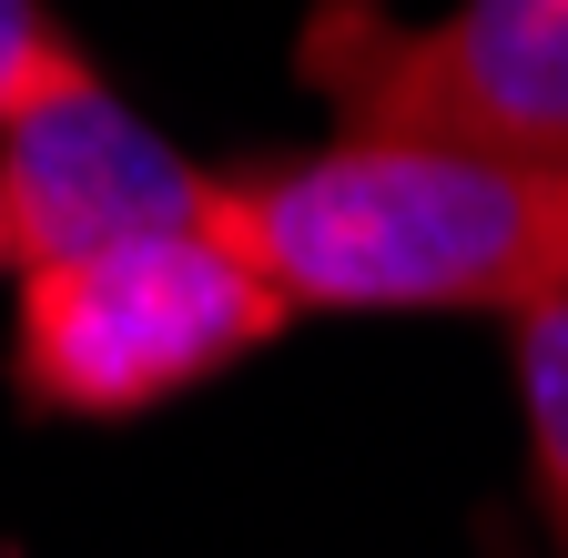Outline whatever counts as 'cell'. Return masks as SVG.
<instances>
[{
    "label": "cell",
    "instance_id": "1",
    "mask_svg": "<svg viewBox=\"0 0 568 558\" xmlns=\"http://www.w3.org/2000/svg\"><path fill=\"white\" fill-rule=\"evenodd\" d=\"M203 224L284 315H548L568 305V163L467 143H335L213 173Z\"/></svg>",
    "mask_w": 568,
    "mask_h": 558
},
{
    "label": "cell",
    "instance_id": "2",
    "mask_svg": "<svg viewBox=\"0 0 568 558\" xmlns=\"http://www.w3.org/2000/svg\"><path fill=\"white\" fill-rule=\"evenodd\" d=\"M284 325L295 315L274 305V285L213 224L102 244V254L21 274L11 396L31 416L122 427V416H153V406H173L213 376H234Z\"/></svg>",
    "mask_w": 568,
    "mask_h": 558
},
{
    "label": "cell",
    "instance_id": "3",
    "mask_svg": "<svg viewBox=\"0 0 568 558\" xmlns=\"http://www.w3.org/2000/svg\"><path fill=\"white\" fill-rule=\"evenodd\" d=\"M295 82L355 143H467L568 163V0H315L295 31Z\"/></svg>",
    "mask_w": 568,
    "mask_h": 558
},
{
    "label": "cell",
    "instance_id": "4",
    "mask_svg": "<svg viewBox=\"0 0 568 558\" xmlns=\"http://www.w3.org/2000/svg\"><path fill=\"white\" fill-rule=\"evenodd\" d=\"M0 203H11V244H21V274H31V264H71V254H102V244L203 224L213 173L183 163L92 72L82 41H61L0 102Z\"/></svg>",
    "mask_w": 568,
    "mask_h": 558
},
{
    "label": "cell",
    "instance_id": "5",
    "mask_svg": "<svg viewBox=\"0 0 568 558\" xmlns=\"http://www.w3.org/2000/svg\"><path fill=\"white\" fill-rule=\"evenodd\" d=\"M518 416H528V477H538L548 538L568 558V305L518 325Z\"/></svg>",
    "mask_w": 568,
    "mask_h": 558
},
{
    "label": "cell",
    "instance_id": "6",
    "mask_svg": "<svg viewBox=\"0 0 568 558\" xmlns=\"http://www.w3.org/2000/svg\"><path fill=\"white\" fill-rule=\"evenodd\" d=\"M61 41H71V31H61L51 11H41V0H0V102L21 92V82L41 72V61L61 51Z\"/></svg>",
    "mask_w": 568,
    "mask_h": 558
},
{
    "label": "cell",
    "instance_id": "7",
    "mask_svg": "<svg viewBox=\"0 0 568 558\" xmlns=\"http://www.w3.org/2000/svg\"><path fill=\"white\" fill-rule=\"evenodd\" d=\"M0 274H21V244H11V203H0Z\"/></svg>",
    "mask_w": 568,
    "mask_h": 558
}]
</instances>
